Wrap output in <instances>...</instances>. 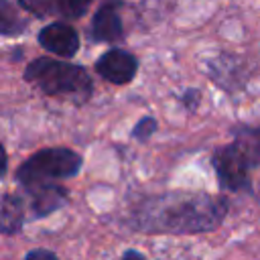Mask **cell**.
Masks as SVG:
<instances>
[{
	"instance_id": "obj_5",
	"label": "cell",
	"mask_w": 260,
	"mask_h": 260,
	"mask_svg": "<svg viewBox=\"0 0 260 260\" xmlns=\"http://www.w3.org/2000/svg\"><path fill=\"white\" fill-rule=\"evenodd\" d=\"M95 71L106 81L124 85L130 83L138 71V61L132 53L124 49H110L95 61Z\"/></svg>"
},
{
	"instance_id": "obj_12",
	"label": "cell",
	"mask_w": 260,
	"mask_h": 260,
	"mask_svg": "<svg viewBox=\"0 0 260 260\" xmlns=\"http://www.w3.org/2000/svg\"><path fill=\"white\" fill-rule=\"evenodd\" d=\"M154 130H156V120H154V118H150V116H146V118H142V120L134 126L132 136H134L136 140L144 142V140H148V138L154 134Z\"/></svg>"
},
{
	"instance_id": "obj_1",
	"label": "cell",
	"mask_w": 260,
	"mask_h": 260,
	"mask_svg": "<svg viewBox=\"0 0 260 260\" xmlns=\"http://www.w3.org/2000/svg\"><path fill=\"white\" fill-rule=\"evenodd\" d=\"M228 213L223 197L207 193H169L148 199L136 217L144 232L197 234L215 230Z\"/></svg>"
},
{
	"instance_id": "obj_8",
	"label": "cell",
	"mask_w": 260,
	"mask_h": 260,
	"mask_svg": "<svg viewBox=\"0 0 260 260\" xmlns=\"http://www.w3.org/2000/svg\"><path fill=\"white\" fill-rule=\"evenodd\" d=\"M18 6L37 18L45 16H63V18H79L89 8V2H77V0H20Z\"/></svg>"
},
{
	"instance_id": "obj_6",
	"label": "cell",
	"mask_w": 260,
	"mask_h": 260,
	"mask_svg": "<svg viewBox=\"0 0 260 260\" xmlns=\"http://www.w3.org/2000/svg\"><path fill=\"white\" fill-rule=\"evenodd\" d=\"M24 209H30L32 217H45L57 211L67 201V189L57 183H39L24 187Z\"/></svg>"
},
{
	"instance_id": "obj_2",
	"label": "cell",
	"mask_w": 260,
	"mask_h": 260,
	"mask_svg": "<svg viewBox=\"0 0 260 260\" xmlns=\"http://www.w3.org/2000/svg\"><path fill=\"white\" fill-rule=\"evenodd\" d=\"M24 79L47 95L75 98L79 102H85L93 89L91 79L83 67L51 57H39L30 61L24 69Z\"/></svg>"
},
{
	"instance_id": "obj_15",
	"label": "cell",
	"mask_w": 260,
	"mask_h": 260,
	"mask_svg": "<svg viewBox=\"0 0 260 260\" xmlns=\"http://www.w3.org/2000/svg\"><path fill=\"white\" fill-rule=\"evenodd\" d=\"M6 167H8V156H6L4 146L0 144V179H2V177H4V173H6Z\"/></svg>"
},
{
	"instance_id": "obj_14",
	"label": "cell",
	"mask_w": 260,
	"mask_h": 260,
	"mask_svg": "<svg viewBox=\"0 0 260 260\" xmlns=\"http://www.w3.org/2000/svg\"><path fill=\"white\" fill-rule=\"evenodd\" d=\"M24 260H59L53 252H49V250H43V248H37V250H30L26 256H24Z\"/></svg>"
},
{
	"instance_id": "obj_16",
	"label": "cell",
	"mask_w": 260,
	"mask_h": 260,
	"mask_svg": "<svg viewBox=\"0 0 260 260\" xmlns=\"http://www.w3.org/2000/svg\"><path fill=\"white\" fill-rule=\"evenodd\" d=\"M122 260H144V256L140 252H136V250H128V252H124Z\"/></svg>"
},
{
	"instance_id": "obj_3",
	"label": "cell",
	"mask_w": 260,
	"mask_h": 260,
	"mask_svg": "<svg viewBox=\"0 0 260 260\" xmlns=\"http://www.w3.org/2000/svg\"><path fill=\"white\" fill-rule=\"evenodd\" d=\"M81 156L65 146L43 148L28 156L16 171V179L24 185H39V183H53V179H69L81 171Z\"/></svg>"
},
{
	"instance_id": "obj_13",
	"label": "cell",
	"mask_w": 260,
	"mask_h": 260,
	"mask_svg": "<svg viewBox=\"0 0 260 260\" xmlns=\"http://www.w3.org/2000/svg\"><path fill=\"white\" fill-rule=\"evenodd\" d=\"M179 100L185 104L187 110H195V108L199 106V91H197V89H187Z\"/></svg>"
},
{
	"instance_id": "obj_4",
	"label": "cell",
	"mask_w": 260,
	"mask_h": 260,
	"mask_svg": "<svg viewBox=\"0 0 260 260\" xmlns=\"http://www.w3.org/2000/svg\"><path fill=\"white\" fill-rule=\"evenodd\" d=\"M211 165L215 169V175L219 179V185L228 191H248L250 189V169L256 167V162L248 156V152L238 144H225L213 150Z\"/></svg>"
},
{
	"instance_id": "obj_9",
	"label": "cell",
	"mask_w": 260,
	"mask_h": 260,
	"mask_svg": "<svg viewBox=\"0 0 260 260\" xmlns=\"http://www.w3.org/2000/svg\"><path fill=\"white\" fill-rule=\"evenodd\" d=\"M93 39L102 43H114L122 39V18L116 10V4H102L91 22Z\"/></svg>"
},
{
	"instance_id": "obj_10",
	"label": "cell",
	"mask_w": 260,
	"mask_h": 260,
	"mask_svg": "<svg viewBox=\"0 0 260 260\" xmlns=\"http://www.w3.org/2000/svg\"><path fill=\"white\" fill-rule=\"evenodd\" d=\"M26 219L22 195L4 193L0 195V234H16Z\"/></svg>"
},
{
	"instance_id": "obj_11",
	"label": "cell",
	"mask_w": 260,
	"mask_h": 260,
	"mask_svg": "<svg viewBox=\"0 0 260 260\" xmlns=\"http://www.w3.org/2000/svg\"><path fill=\"white\" fill-rule=\"evenodd\" d=\"M26 28V20H18L12 12L0 6V35H20Z\"/></svg>"
},
{
	"instance_id": "obj_7",
	"label": "cell",
	"mask_w": 260,
	"mask_h": 260,
	"mask_svg": "<svg viewBox=\"0 0 260 260\" xmlns=\"http://www.w3.org/2000/svg\"><path fill=\"white\" fill-rule=\"evenodd\" d=\"M39 43L47 51L67 59V57H73L77 53V49H79V35H77V30L73 26H69L65 22H51V24L41 28Z\"/></svg>"
}]
</instances>
